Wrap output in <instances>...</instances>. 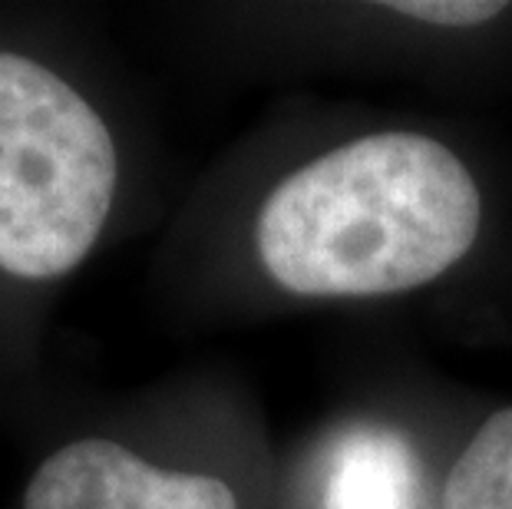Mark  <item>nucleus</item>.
<instances>
[{"label":"nucleus","instance_id":"423d86ee","mask_svg":"<svg viewBox=\"0 0 512 509\" xmlns=\"http://www.w3.org/2000/svg\"><path fill=\"white\" fill-rule=\"evenodd\" d=\"M387 10L437 27H476L503 14L506 4H486V0H400V4H387Z\"/></svg>","mask_w":512,"mask_h":509},{"label":"nucleus","instance_id":"39448f33","mask_svg":"<svg viewBox=\"0 0 512 509\" xmlns=\"http://www.w3.org/2000/svg\"><path fill=\"white\" fill-rule=\"evenodd\" d=\"M443 509H512V407L476 430L443 486Z\"/></svg>","mask_w":512,"mask_h":509},{"label":"nucleus","instance_id":"f257e3e1","mask_svg":"<svg viewBox=\"0 0 512 509\" xmlns=\"http://www.w3.org/2000/svg\"><path fill=\"white\" fill-rule=\"evenodd\" d=\"M483 199L460 156L420 133H377L311 159L258 212L265 272L308 298L397 295L470 252Z\"/></svg>","mask_w":512,"mask_h":509},{"label":"nucleus","instance_id":"20e7f679","mask_svg":"<svg viewBox=\"0 0 512 509\" xmlns=\"http://www.w3.org/2000/svg\"><path fill=\"white\" fill-rule=\"evenodd\" d=\"M324 509H423L420 460L397 430L357 424L337 433L321 467Z\"/></svg>","mask_w":512,"mask_h":509},{"label":"nucleus","instance_id":"7ed1b4c3","mask_svg":"<svg viewBox=\"0 0 512 509\" xmlns=\"http://www.w3.org/2000/svg\"><path fill=\"white\" fill-rule=\"evenodd\" d=\"M24 509H238L219 476L156 467L123 443H63L30 476Z\"/></svg>","mask_w":512,"mask_h":509},{"label":"nucleus","instance_id":"f03ea898","mask_svg":"<svg viewBox=\"0 0 512 509\" xmlns=\"http://www.w3.org/2000/svg\"><path fill=\"white\" fill-rule=\"evenodd\" d=\"M116 143L90 100L0 50V272L47 281L93 252L116 196Z\"/></svg>","mask_w":512,"mask_h":509}]
</instances>
